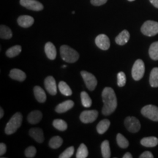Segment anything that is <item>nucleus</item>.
Listing matches in <instances>:
<instances>
[{"instance_id": "obj_28", "label": "nucleus", "mask_w": 158, "mask_h": 158, "mask_svg": "<svg viewBox=\"0 0 158 158\" xmlns=\"http://www.w3.org/2000/svg\"><path fill=\"white\" fill-rule=\"evenodd\" d=\"M149 56L153 60H158V41L150 45L149 50Z\"/></svg>"}, {"instance_id": "obj_27", "label": "nucleus", "mask_w": 158, "mask_h": 158, "mask_svg": "<svg viewBox=\"0 0 158 158\" xmlns=\"http://www.w3.org/2000/svg\"><path fill=\"white\" fill-rule=\"evenodd\" d=\"M63 143L62 138L59 136H54V137L51 138V139L49 141V147L51 149H58L62 146Z\"/></svg>"}, {"instance_id": "obj_35", "label": "nucleus", "mask_w": 158, "mask_h": 158, "mask_svg": "<svg viewBox=\"0 0 158 158\" xmlns=\"http://www.w3.org/2000/svg\"><path fill=\"white\" fill-rule=\"evenodd\" d=\"M74 147H70L68 149H65L63 152L59 155V158H70L73 155L74 153Z\"/></svg>"}, {"instance_id": "obj_31", "label": "nucleus", "mask_w": 158, "mask_h": 158, "mask_svg": "<svg viewBox=\"0 0 158 158\" xmlns=\"http://www.w3.org/2000/svg\"><path fill=\"white\" fill-rule=\"evenodd\" d=\"M88 155L89 151L87 147L84 143H81L79 146L76 157L77 158H86L88 157Z\"/></svg>"}, {"instance_id": "obj_26", "label": "nucleus", "mask_w": 158, "mask_h": 158, "mask_svg": "<svg viewBox=\"0 0 158 158\" xmlns=\"http://www.w3.org/2000/svg\"><path fill=\"white\" fill-rule=\"evenodd\" d=\"M59 89L60 91L61 94L64 96H70L72 94V90L70 86L64 81H60L59 84Z\"/></svg>"}, {"instance_id": "obj_29", "label": "nucleus", "mask_w": 158, "mask_h": 158, "mask_svg": "<svg viewBox=\"0 0 158 158\" xmlns=\"http://www.w3.org/2000/svg\"><path fill=\"white\" fill-rule=\"evenodd\" d=\"M101 152L102 157L110 158V149L109 142L107 140H105L101 144Z\"/></svg>"}, {"instance_id": "obj_11", "label": "nucleus", "mask_w": 158, "mask_h": 158, "mask_svg": "<svg viewBox=\"0 0 158 158\" xmlns=\"http://www.w3.org/2000/svg\"><path fill=\"white\" fill-rule=\"evenodd\" d=\"M95 44L100 49L106 51L110 48V40L107 35L104 34L99 35L95 38Z\"/></svg>"}, {"instance_id": "obj_30", "label": "nucleus", "mask_w": 158, "mask_h": 158, "mask_svg": "<svg viewBox=\"0 0 158 158\" xmlns=\"http://www.w3.org/2000/svg\"><path fill=\"white\" fill-rule=\"evenodd\" d=\"M81 103L84 107L89 108L92 106V99H91L90 97L89 96L87 92H82L81 93Z\"/></svg>"}, {"instance_id": "obj_10", "label": "nucleus", "mask_w": 158, "mask_h": 158, "mask_svg": "<svg viewBox=\"0 0 158 158\" xmlns=\"http://www.w3.org/2000/svg\"><path fill=\"white\" fill-rule=\"evenodd\" d=\"M20 4L27 9L34 11H40L44 8L43 4L37 0H20Z\"/></svg>"}, {"instance_id": "obj_6", "label": "nucleus", "mask_w": 158, "mask_h": 158, "mask_svg": "<svg viewBox=\"0 0 158 158\" xmlns=\"http://www.w3.org/2000/svg\"><path fill=\"white\" fill-rule=\"evenodd\" d=\"M141 114L150 120L158 122V107L153 105H147L141 109Z\"/></svg>"}, {"instance_id": "obj_16", "label": "nucleus", "mask_w": 158, "mask_h": 158, "mask_svg": "<svg viewBox=\"0 0 158 158\" xmlns=\"http://www.w3.org/2000/svg\"><path fill=\"white\" fill-rule=\"evenodd\" d=\"M45 52L47 57L51 60H54L56 57V47L52 43L48 42L45 45Z\"/></svg>"}, {"instance_id": "obj_14", "label": "nucleus", "mask_w": 158, "mask_h": 158, "mask_svg": "<svg viewBox=\"0 0 158 158\" xmlns=\"http://www.w3.org/2000/svg\"><path fill=\"white\" fill-rule=\"evenodd\" d=\"M73 106L74 102L73 100H66V101L61 102L60 104H59L56 107V108H55V110H56V112H57V113L62 114L70 110Z\"/></svg>"}, {"instance_id": "obj_2", "label": "nucleus", "mask_w": 158, "mask_h": 158, "mask_svg": "<svg viewBox=\"0 0 158 158\" xmlns=\"http://www.w3.org/2000/svg\"><path fill=\"white\" fill-rule=\"evenodd\" d=\"M60 54L63 60L68 63H74L79 59L78 53L67 45H63L60 47Z\"/></svg>"}, {"instance_id": "obj_32", "label": "nucleus", "mask_w": 158, "mask_h": 158, "mask_svg": "<svg viewBox=\"0 0 158 158\" xmlns=\"http://www.w3.org/2000/svg\"><path fill=\"white\" fill-rule=\"evenodd\" d=\"M53 126L59 131H65L68 129V124L62 119H54L53 122Z\"/></svg>"}, {"instance_id": "obj_9", "label": "nucleus", "mask_w": 158, "mask_h": 158, "mask_svg": "<svg viewBox=\"0 0 158 158\" xmlns=\"http://www.w3.org/2000/svg\"><path fill=\"white\" fill-rule=\"evenodd\" d=\"M98 116V112L96 110H84L80 115V119L83 123H92L97 119Z\"/></svg>"}, {"instance_id": "obj_40", "label": "nucleus", "mask_w": 158, "mask_h": 158, "mask_svg": "<svg viewBox=\"0 0 158 158\" xmlns=\"http://www.w3.org/2000/svg\"><path fill=\"white\" fill-rule=\"evenodd\" d=\"M149 2L154 7H155L156 8H158V0H149Z\"/></svg>"}, {"instance_id": "obj_36", "label": "nucleus", "mask_w": 158, "mask_h": 158, "mask_svg": "<svg viewBox=\"0 0 158 158\" xmlns=\"http://www.w3.org/2000/svg\"><path fill=\"white\" fill-rule=\"evenodd\" d=\"M36 148L31 146V147H29L28 148H27V149L25 150V156L28 158H32L36 155Z\"/></svg>"}, {"instance_id": "obj_19", "label": "nucleus", "mask_w": 158, "mask_h": 158, "mask_svg": "<svg viewBox=\"0 0 158 158\" xmlns=\"http://www.w3.org/2000/svg\"><path fill=\"white\" fill-rule=\"evenodd\" d=\"M43 118V114L40 110H33L28 115V122L30 124H35L39 123Z\"/></svg>"}, {"instance_id": "obj_8", "label": "nucleus", "mask_w": 158, "mask_h": 158, "mask_svg": "<svg viewBox=\"0 0 158 158\" xmlns=\"http://www.w3.org/2000/svg\"><path fill=\"white\" fill-rule=\"evenodd\" d=\"M81 75L88 89H89L90 91L94 90V89L97 86V84H98V81H97L96 77L93 74L86 72V71H81Z\"/></svg>"}, {"instance_id": "obj_43", "label": "nucleus", "mask_w": 158, "mask_h": 158, "mask_svg": "<svg viewBox=\"0 0 158 158\" xmlns=\"http://www.w3.org/2000/svg\"><path fill=\"white\" fill-rule=\"evenodd\" d=\"M66 67H67L66 65H63V66H62V68H66Z\"/></svg>"}, {"instance_id": "obj_13", "label": "nucleus", "mask_w": 158, "mask_h": 158, "mask_svg": "<svg viewBox=\"0 0 158 158\" xmlns=\"http://www.w3.org/2000/svg\"><path fill=\"white\" fill-rule=\"evenodd\" d=\"M35 20L30 15H21L17 20L18 24L23 28H29L34 23Z\"/></svg>"}, {"instance_id": "obj_25", "label": "nucleus", "mask_w": 158, "mask_h": 158, "mask_svg": "<svg viewBox=\"0 0 158 158\" xmlns=\"http://www.w3.org/2000/svg\"><path fill=\"white\" fill-rule=\"evenodd\" d=\"M21 49L22 48H21V45H14V46L7 49V51H6V55L9 58H13V57L18 56L21 52Z\"/></svg>"}, {"instance_id": "obj_33", "label": "nucleus", "mask_w": 158, "mask_h": 158, "mask_svg": "<svg viewBox=\"0 0 158 158\" xmlns=\"http://www.w3.org/2000/svg\"><path fill=\"white\" fill-rule=\"evenodd\" d=\"M116 142H117L118 147L122 148V149L127 148L128 146H129V141L121 133H118L117 135H116Z\"/></svg>"}, {"instance_id": "obj_1", "label": "nucleus", "mask_w": 158, "mask_h": 158, "mask_svg": "<svg viewBox=\"0 0 158 158\" xmlns=\"http://www.w3.org/2000/svg\"><path fill=\"white\" fill-rule=\"evenodd\" d=\"M103 107L102 113L105 116L110 115L115 111L117 107V98L114 89L110 87H106L102 92Z\"/></svg>"}, {"instance_id": "obj_7", "label": "nucleus", "mask_w": 158, "mask_h": 158, "mask_svg": "<svg viewBox=\"0 0 158 158\" xmlns=\"http://www.w3.org/2000/svg\"><path fill=\"white\" fill-rule=\"evenodd\" d=\"M124 125L130 133H137L141 129V124L139 120L134 116H127L124 119Z\"/></svg>"}, {"instance_id": "obj_24", "label": "nucleus", "mask_w": 158, "mask_h": 158, "mask_svg": "<svg viewBox=\"0 0 158 158\" xmlns=\"http://www.w3.org/2000/svg\"><path fill=\"white\" fill-rule=\"evenodd\" d=\"M0 37L2 39L8 40L13 37V32L11 29L5 25H1L0 27Z\"/></svg>"}, {"instance_id": "obj_18", "label": "nucleus", "mask_w": 158, "mask_h": 158, "mask_svg": "<svg viewBox=\"0 0 158 158\" xmlns=\"http://www.w3.org/2000/svg\"><path fill=\"white\" fill-rule=\"evenodd\" d=\"M130 37V33L127 30H123L118 34L117 37H116L115 41L116 44L119 45H124L129 41Z\"/></svg>"}, {"instance_id": "obj_34", "label": "nucleus", "mask_w": 158, "mask_h": 158, "mask_svg": "<svg viewBox=\"0 0 158 158\" xmlns=\"http://www.w3.org/2000/svg\"><path fill=\"white\" fill-rule=\"evenodd\" d=\"M126 81H127V79H126L125 73L124 72H119L117 74V84L119 87H122L124 85L126 84Z\"/></svg>"}, {"instance_id": "obj_4", "label": "nucleus", "mask_w": 158, "mask_h": 158, "mask_svg": "<svg viewBox=\"0 0 158 158\" xmlns=\"http://www.w3.org/2000/svg\"><path fill=\"white\" fill-rule=\"evenodd\" d=\"M141 31L146 36H155L158 34V22L154 21H147L142 25Z\"/></svg>"}, {"instance_id": "obj_38", "label": "nucleus", "mask_w": 158, "mask_h": 158, "mask_svg": "<svg viewBox=\"0 0 158 158\" xmlns=\"http://www.w3.org/2000/svg\"><path fill=\"white\" fill-rule=\"evenodd\" d=\"M140 158H153L154 156L152 153L150 152L149 151L144 152L143 153H142L141 155H140Z\"/></svg>"}, {"instance_id": "obj_44", "label": "nucleus", "mask_w": 158, "mask_h": 158, "mask_svg": "<svg viewBox=\"0 0 158 158\" xmlns=\"http://www.w3.org/2000/svg\"><path fill=\"white\" fill-rule=\"evenodd\" d=\"M128 1H129V2H133V1H135V0H128Z\"/></svg>"}, {"instance_id": "obj_42", "label": "nucleus", "mask_w": 158, "mask_h": 158, "mask_svg": "<svg viewBox=\"0 0 158 158\" xmlns=\"http://www.w3.org/2000/svg\"><path fill=\"white\" fill-rule=\"evenodd\" d=\"M4 116V110H3V108H0V118H2Z\"/></svg>"}, {"instance_id": "obj_22", "label": "nucleus", "mask_w": 158, "mask_h": 158, "mask_svg": "<svg viewBox=\"0 0 158 158\" xmlns=\"http://www.w3.org/2000/svg\"><path fill=\"white\" fill-rule=\"evenodd\" d=\"M110 121L108 119H102L97 125V131L99 134H103L106 133L110 127Z\"/></svg>"}, {"instance_id": "obj_37", "label": "nucleus", "mask_w": 158, "mask_h": 158, "mask_svg": "<svg viewBox=\"0 0 158 158\" xmlns=\"http://www.w3.org/2000/svg\"><path fill=\"white\" fill-rule=\"evenodd\" d=\"M108 0H91L92 5L94 6H101L107 2Z\"/></svg>"}, {"instance_id": "obj_3", "label": "nucleus", "mask_w": 158, "mask_h": 158, "mask_svg": "<svg viewBox=\"0 0 158 158\" xmlns=\"http://www.w3.org/2000/svg\"><path fill=\"white\" fill-rule=\"evenodd\" d=\"M23 116L20 112H17L12 116L6 125L5 131L7 135H11L17 131V130L21 126Z\"/></svg>"}, {"instance_id": "obj_39", "label": "nucleus", "mask_w": 158, "mask_h": 158, "mask_svg": "<svg viewBox=\"0 0 158 158\" xmlns=\"http://www.w3.org/2000/svg\"><path fill=\"white\" fill-rule=\"evenodd\" d=\"M6 151H7V147L5 144L3 143H0V155H5Z\"/></svg>"}, {"instance_id": "obj_41", "label": "nucleus", "mask_w": 158, "mask_h": 158, "mask_svg": "<svg viewBox=\"0 0 158 158\" xmlns=\"http://www.w3.org/2000/svg\"><path fill=\"white\" fill-rule=\"evenodd\" d=\"M123 158H133V155H132L130 152H127L126 154H124Z\"/></svg>"}, {"instance_id": "obj_21", "label": "nucleus", "mask_w": 158, "mask_h": 158, "mask_svg": "<svg viewBox=\"0 0 158 158\" xmlns=\"http://www.w3.org/2000/svg\"><path fill=\"white\" fill-rule=\"evenodd\" d=\"M141 144L146 147H155L157 146L158 139L157 138L151 136V137H146L141 139Z\"/></svg>"}, {"instance_id": "obj_17", "label": "nucleus", "mask_w": 158, "mask_h": 158, "mask_svg": "<svg viewBox=\"0 0 158 158\" xmlns=\"http://www.w3.org/2000/svg\"><path fill=\"white\" fill-rule=\"evenodd\" d=\"M10 77L12 79L19 81H23L27 78V75L23 71L19 70V69H13L10 73Z\"/></svg>"}, {"instance_id": "obj_23", "label": "nucleus", "mask_w": 158, "mask_h": 158, "mask_svg": "<svg viewBox=\"0 0 158 158\" xmlns=\"http://www.w3.org/2000/svg\"><path fill=\"white\" fill-rule=\"evenodd\" d=\"M149 84L152 87H158V68L152 70L149 76Z\"/></svg>"}, {"instance_id": "obj_5", "label": "nucleus", "mask_w": 158, "mask_h": 158, "mask_svg": "<svg viewBox=\"0 0 158 158\" xmlns=\"http://www.w3.org/2000/svg\"><path fill=\"white\" fill-rule=\"evenodd\" d=\"M145 73V64L141 59H137L132 68V76L135 81H140Z\"/></svg>"}, {"instance_id": "obj_12", "label": "nucleus", "mask_w": 158, "mask_h": 158, "mask_svg": "<svg viewBox=\"0 0 158 158\" xmlns=\"http://www.w3.org/2000/svg\"><path fill=\"white\" fill-rule=\"evenodd\" d=\"M45 87L46 89L47 92L51 95H56L57 93V88L56 80L53 76H48L45 79L44 81Z\"/></svg>"}, {"instance_id": "obj_15", "label": "nucleus", "mask_w": 158, "mask_h": 158, "mask_svg": "<svg viewBox=\"0 0 158 158\" xmlns=\"http://www.w3.org/2000/svg\"><path fill=\"white\" fill-rule=\"evenodd\" d=\"M29 135L33 138L37 143H43L44 141V135L43 132L40 128H31L29 130Z\"/></svg>"}, {"instance_id": "obj_20", "label": "nucleus", "mask_w": 158, "mask_h": 158, "mask_svg": "<svg viewBox=\"0 0 158 158\" xmlns=\"http://www.w3.org/2000/svg\"><path fill=\"white\" fill-rule=\"evenodd\" d=\"M34 94L36 100L39 102H45L46 101V94H45V92L44 90L40 86H36L34 87Z\"/></svg>"}]
</instances>
